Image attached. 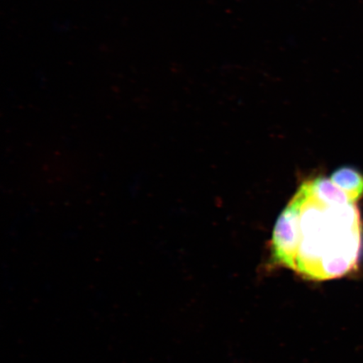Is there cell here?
Here are the masks:
<instances>
[{"instance_id":"2","label":"cell","mask_w":363,"mask_h":363,"mask_svg":"<svg viewBox=\"0 0 363 363\" xmlns=\"http://www.w3.org/2000/svg\"><path fill=\"white\" fill-rule=\"evenodd\" d=\"M330 180L342 189L354 203L363 197V175L359 171L352 167H342L331 175Z\"/></svg>"},{"instance_id":"1","label":"cell","mask_w":363,"mask_h":363,"mask_svg":"<svg viewBox=\"0 0 363 363\" xmlns=\"http://www.w3.org/2000/svg\"><path fill=\"white\" fill-rule=\"evenodd\" d=\"M362 228L356 203L326 201L308 181L277 220L272 257L307 279L342 278L359 264Z\"/></svg>"}]
</instances>
